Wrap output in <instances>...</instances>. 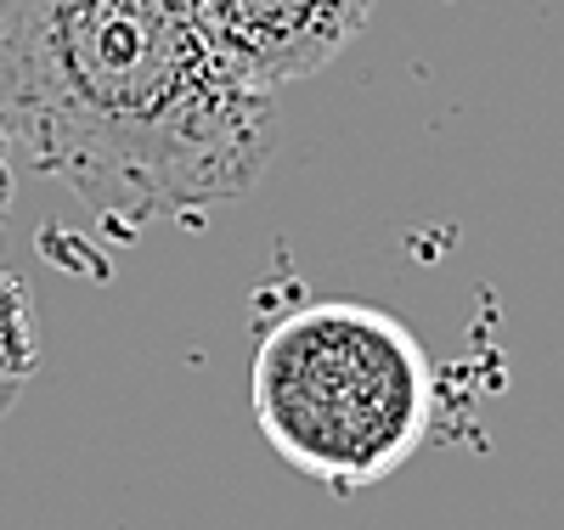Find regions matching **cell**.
<instances>
[{
    "label": "cell",
    "mask_w": 564,
    "mask_h": 530,
    "mask_svg": "<svg viewBox=\"0 0 564 530\" xmlns=\"http://www.w3.org/2000/svg\"><path fill=\"white\" fill-rule=\"evenodd\" d=\"M0 130L113 226L238 204L276 148L193 0H0Z\"/></svg>",
    "instance_id": "cell-1"
},
{
    "label": "cell",
    "mask_w": 564,
    "mask_h": 530,
    "mask_svg": "<svg viewBox=\"0 0 564 530\" xmlns=\"http://www.w3.org/2000/svg\"><path fill=\"white\" fill-rule=\"evenodd\" d=\"M265 446L327 491H367L423 446L435 367L417 333L356 300H316L265 327L249 367Z\"/></svg>",
    "instance_id": "cell-2"
},
{
    "label": "cell",
    "mask_w": 564,
    "mask_h": 530,
    "mask_svg": "<svg viewBox=\"0 0 564 530\" xmlns=\"http://www.w3.org/2000/svg\"><path fill=\"white\" fill-rule=\"evenodd\" d=\"M193 7L231 68L271 96L322 74L372 18V0H193Z\"/></svg>",
    "instance_id": "cell-3"
},
{
    "label": "cell",
    "mask_w": 564,
    "mask_h": 530,
    "mask_svg": "<svg viewBox=\"0 0 564 530\" xmlns=\"http://www.w3.org/2000/svg\"><path fill=\"white\" fill-rule=\"evenodd\" d=\"M40 367V339H34V300L23 277L0 271V412H7Z\"/></svg>",
    "instance_id": "cell-4"
},
{
    "label": "cell",
    "mask_w": 564,
    "mask_h": 530,
    "mask_svg": "<svg viewBox=\"0 0 564 530\" xmlns=\"http://www.w3.org/2000/svg\"><path fill=\"white\" fill-rule=\"evenodd\" d=\"M12 192H18V181H12V141H7V130H0V231H7V215H12Z\"/></svg>",
    "instance_id": "cell-5"
}]
</instances>
